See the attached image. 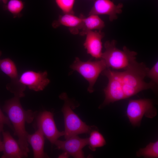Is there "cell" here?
Wrapping results in <instances>:
<instances>
[{
  "label": "cell",
  "instance_id": "7c38bea8",
  "mask_svg": "<svg viewBox=\"0 0 158 158\" xmlns=\"http://www.w3.org/2000/svg\"><path fill=\"white\" fill-rule=\"evenodd\" d=\"M123 7L122 3L116 5L110 0H96L88 15H107L112 22L117 19L118 14L122 13Z\"/></svg>",
  "mask_w": 158,
  "mask_h": 158
},
{
  "label": "cell",
  "instance_id": "ffe728a7",
  "mask_svg": "<svg viewBox=\"0 0 158 158\" xmlns=\"http://www.w3.org/2000/svg\"><path fill=\"white\" fill-rule=\"evenodd\" d=\"M6 4L5 9L13 15L14 18L20 17L22 16L21 13L24 7V3L23 1L21 0H10Z\"/></svg>",
  "mask_w": 158,
  "mask_h": 158
},
{
  "label": "cell",
  "instance_id": "44dd1931",
  "mask_svg": "<svg viewBox=\"0 0 158 158\" xmlns=\"http://www.w3.org/2000/svg\"><path fill=\"white\" fill-rule=\"evenodd\" d=\"M58 7L64 14H74L73 7L75 0H55Z\"/></svg>",
  "mask_w": 158,
  "mask_h": 158
},
{
  "label": "cell",
  "instance_id": "277c9868",
  "mask_svg": "<svg viewBox=\"0 0 158 158\" xmlns=\"http://www.w3.org/2000/svg\"><path fill=\"white\" fill-rule=\"evenodd\" d=\"M59 97L64 101L61 111L64 118L65 139L79 134L90 133L92 127L87 125L73 111V104L66 93L61 94Z\"/></svg>",
  "mask_w": 158,
  "mask_h": 158
},
{
  "label": "cell",
  "instance_id": "8fae6325",
  "mask_svg": "<svg viewBox=\"0 0 158 158\" xmlns=\"http://www.w3.org/2000/svg\"><path fill=\"white\" fill-rule=\"evenodd\" d=\"M54 144L57 149L63 150L74 158H84L82 149L88 145V138H82L76 135L69 138L65 141L57 140Z\"/></svg>",
  "mask_w": 158,
  "mask_h": 158
},
{
  "label": "cell",
  "instance_id": "30bf717a",
  "mask_svg": "<svg viewBox=\"0 0 158 158\" xmlns=\"http://www.w3.org/2000/svg\"><path fill=\"white\" fill-rule=\"evenodd\" d=\"M46 71H24L19 77L20 82L30 90L37 92L43 90L50 82Z\"/></svg>",
  "mask_w": 158,
  "mask_h": 158
},
{
  "label": "cell",
  "instance_id": "e0dca14e",
  "mask_svg": "<svg viewBox=\"0 0 158 158\" xmlns=\"http://www.w3.org/2000/svg\"><path fill=\"white\" fill-rule=\"evenodd\" d=\"M105 26L104 22L98 15H91L87 18L84 16L82 27L79 34L81 36H85L90 31L102 30Z\"/></svg>",
  "mask_w": 158,
  "mask_h": 158
},
{
  "label": "cell",
  "instance_id": "7a4b0ae2",
  "mask_svg": "<svg viewBox=\"0 0 158 158\" xmlns=\"http://www.w3.org/2000/svg\"><path fill=\"white\" fill-rule=\"evenodd\" d=\"M149 68L142 62L133 61L124 71L120 72L125 98L127 99L140 92L147 89H154L155 83L146 82L144 79Z\"/></svg>",
  "mask_w": 158,
  "mask_h": 158
},
{
  "label": "cell",
  "instance_id": "7402d4cb",
  "mask_svg": "<svg viewBox=\"0 0 158 158\" xmlns=\"http://www.w3.org/2000/svg\"><path fill=\"white\" fill-rule=\"evenodd\" d=\"M146 76L152 80L155 84L158 83V62L157 61L151 69L148 71Z\"/></svg>",
  "mask_w": 158,
  "mask_h": 158
},
{
  "label": "cell",
  "instance_id": "5bb4252c",
  "mask_svg": "<svg viewBox=\"0 0 158 158\" xmlns=\"http://www.w3.org/2000/svg\"><path fill=\"white\" fill-rule=\"evenodd\" d=\"M3 154L1 158H21L26 157L21 150L18 141L9 132L3 131Z\"/></svg>",
  "mask_w": 158,
  "mask_h": 158
},
{
  "label": "cell",
  "instance_id": "cb8c5ba5",
  "mask_svg": "<svg viewBox=\"0 0 158 158\" xmlns=\"http://www.w3.org/2000/svg\"><path fill=\"white\" fill-rule=\"evenodd\" d=\"M69 154L67 152H64L59 155L58 158H68L69 156Z\"/></svg>",
  "mask_w": 158,
  "mask_h": 158
},
{
  "label": "cell",
  "instance_id": "d4e9b609",
  "mask_svg": "<svg viewBox=\"0 0 158 158\" xmlns=\"http://www.w3.org/2000/svg\"><path fill=\"white\" fill-rule=\"evenodd\" d=\"M3 150V143L0 139V152H2Z\"/></svg>",
  "mask_w": 158,
  "mask_h": 158
},
{
  "label": "cell",
  "instance_id": "8992f818",
  "mask_svg": "<svg viewBox=\"0 0 158 158\" xmlns=\"http://www.w3.org/2000/svg\"><path fill=\"white\" fill-rule=\"evenodd\" d=\"M157 114L152 101L147 99L130 100L126 110L127 116L130 122L135 126H140L143 116L152 118Z\"/></svg>",
  "mask_w": 158,
  "mask_h": 158
},
{
  "label": "cell",
  "instance_id": "4316f807",
  "mask_svg": "<svg viewBox=\"0 0 158 158\" xmlns=\"http://www.w3.org/2000/svg\"><path fill=\"white\" fill-rule=\"evenodd\" d=\"M1 54H2V52L1 51H0V57L1 55Z\"/></svg>",
  "mask_w": 158,
  "mask_h": 158
},
{
  "label": "cell",
  "instance_id": "52a82bcc",
  "mask_svg": "<svg viewBox=\"0 0 158 158\" xmlns=\"http://www.w3.org/2000/svg\"><path fill=\"white\" fill-rule=\"evenodd\" d=\"M102 74L107 78L108 82L107 86L104 89L105 99L100 107L110 103L125 99L120 72L114 71L110 68H107L102 72Z\"/></svg>",
  "mask_w": 158,
  "mask_h": 158
},
{
  "label": "cell",
  "instance_id": "484cf974",
  "mask_svg": "<svg viewBox=\"0 0 158 158\" xmlns=\"http://www.w3.org/2000/svg\"><path fill=\"white\" fill-rule=\"evenodd\" d=\"M2 1L5 4H6L8 1V0H0Z\"/></svg>",
  "mask_w": 158,
  "mask_h": 158
},
{
  "label": "cell",
  "instance_id": "5b68a950",
  "mask_svg": "<svg viewBox=\"0 0 158 158\" xmlns=\"http://www.w3.org/2000/svg\"><path fill=\"white\" fill-rule=\"evenodd\" d=\"M71 68L81 75L89 83L87 89L90 93L94 90V86L100 73L107 68L104 61L102 59L95 61H81L76 57Z\"/></svg>",
  "mask_w": 158,
  "mask_h": 158
},
{
  "label": "cell",
  "instance_id": "2e32d148",
  "mask_svg": "<svg viewBox=\"0 0 158 158\" xmlns=\"http://www.w3.org/2000/svg\"><path fill=\"white\" fill-rule=\"evenodd\" d=\"M27 139L28 144L29 143L32 147L34 158L48 157L44 152V136L39 129H37L32 134H28Z\"/></svg>",
  "mask_w": 158,
  "mask_h": 158
},
{
  "label": "cell",
  "instance_id": "d6986e66",
  "mask_svg": "<svg viewBox=\"0 0 158 158\" xmlns=\"http://www.w3.org/2000/svg\"><path fill=\"white\" fill-rule=\"evenodd\" d=\"M138 157L157 158L158 157V141L150 142L145 147L140 149L137 152Z\"/></svg>",
  "mask_w": 158,
  "mask_h": 158
},
{
  "label": "cell",
  "instance_id": "6da1fadb",
  "mask_svg": "<svg viewBox=\"0 0 158 158\" xmlns=\"http://www.w3.org/2000/svg\"><path fill=\"white\" fill-rule=\"evenodd\" d=\"M20 98L14 96L6 100L3 110L7 114L12 125L14 135L17 136L19 145L26 157L30 152L27 141L28 133L25 128L26 123H30L36 116V112L30 110H25L22 107Z\"/></svg>",
  "mask_w": 158,
  "mask_h": 158
},
{
  "label": "cell",
  "instance_id": "4fadbf2b",
  "mask_svg": "<svg viewBox=\"0 0 158 158\" xmlns=\"http://www.w3.org/2000/svg\"><path fill=\"white\" fill-rule=\"evenodd\" d=\"M83 44L87 52L96 59H101L102 52V40L105 34L101 30H95L86 33Z\"/></svg>",
  "mask_w": 158,
  "mask_h": 158
},
{
  "label": "cell",
  "instance_id": "9c48e42d",
  "mask_svg": "<svg viewBox=\"0 0 158 158\" xmlns=\"http://www.w3.org/2000/svg\"><path fill=\"white\" fill-rule=\"evenodd\" d=\"M36 126L42 133L44 136L54 144L60 137L64 135V131L60 132L57 129L51 112L44 111L38 116L36 120Z\"/></svg>",
  "mask_w": 158,
  "mask_h": 158
},
{
  "label": "cell",
  "instance_id": "603a6c76",
  "mask_svg": "<svg viewBox=\"0 0 158 158\" xmlns=\"http://www.w3.org/2000/svg\"><path fill=\"white\" fill-rule=\"evenodd\" d=\"M5 125H6L13 130V126L8 118L4 114L0 108V133L3 131Z\"/></svg>",
  "mask_w": 158,
  "mask_h": 158
},
{
  "label": "cell",
  "instance_id": "3957f363",
  "mask_svg": "<svg viewBox=\"0 0 158 158\" xmlns=\"http://www.w3.org/2000/svg\"><path fill=\"white\" fill-rule=\"evenodd\" d=\"M116 42L114 40L105 42V49L102 53L101 59L104 61L107 68L124 69L136 59L137 53L125 46H123L122 50L118 49L116 47Z\"/></svg>",
  "mask_w": 158,
  "mask_h": 158
},
{
  "label": "cell",
  "instance_id": "ba28073f",
  "mask_svg": "<svg viewBox=\"0 0 158 158\" xmlns=\"http://www.w3.org/2000/svg\"><path fill=\"white\" fill-rule=\"evenodd\" d=\"M0 69L11 79L10 82L6 85L7 90L15 96L22 95L26 86L20 82L17 68L14 61L9 58L0 59Z\"/></svg>",
  "mask_w": 158,
  "mask_h": 158
},
{
  "label": "cell",
  "instance_id": "9a60e30c",
  "mask_svg": "<svg viewBox=\"0 0 158 158\" xmlns=\"http://www.w3.org/2000/svg\"><path fill=\"white\" fill-rule=\"evenodd\" d=\"M84 15H80L79 17L71 14H64L60 15L58 19L53 21L52 23V27L56 28L61 25H63L69 28L70 32L74 35L79 33L83 24Z\"/></svg>",
  "mask_w": 158,
  "mask_h": 158
},
{
  "label": "cell",
  "instance_id": "ac0fdd59",
  "mask_svg": "<svg viewBox=\"0 0 158 158\" xmlns=\"http://www.w3.org/2000/svg\"><path fill=\"white\" fill-rule=\"evenodd\" d=\"M90 133V137L88 138V145L91 150L94 151L96 148L102 147L106 144L104 138L99 131L94 130Z\"/></svg>",
  "mask_w": 158,
  "mask_h": 158
}]
</instances>
